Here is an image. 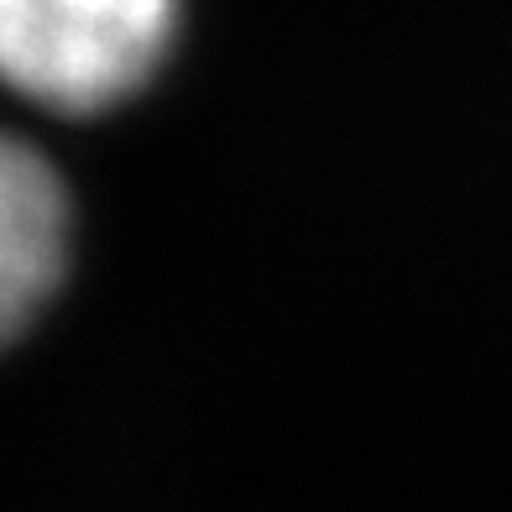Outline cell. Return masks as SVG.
Returning <instances> with one entry per match:
<instances>
[{
  "label": "cell",
  "instance_id": "obj_1",
  "mask_svg": "<svg viewBox=\"0 0 512 512\" xmlns=\"http://www.w3.org/2000/svg\"><path fill=\"white\" fill-rule=\"evenodd\" d=\"M183 0H0V84L58 115L136 100L173 58Z\"/></svg>",
  "mask_w": 512,
  "mask_h": 512
},
{
  "label": "cell",
  "instance_id": "obj_2",
  "mask_svg": "<svg viewBox=\"0 0 512 512\" xmlns=\"http://www.w3.org/2000/svg\"><path fill=\"white\" fill-rule=\"evenodd\" d=\"M74 209L48 157L0 131V351L48 309L68 272Z\"/></svg>",
  "mask_w": 512,
  "mask_h": 512
}]
</instances>
